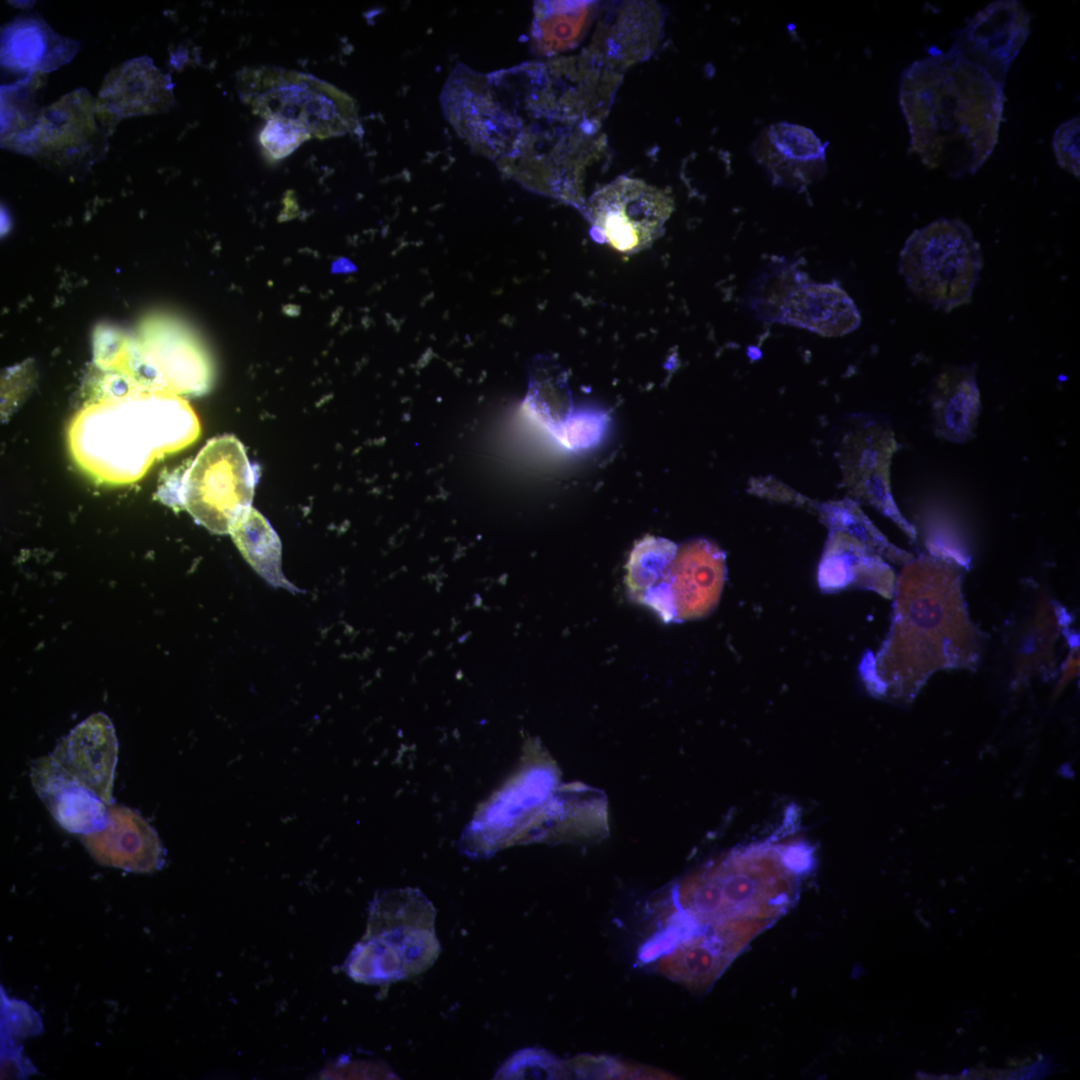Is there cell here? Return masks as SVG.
Segmentation results:
<instances>
[{
  "instance_id": "5b68a950",
  "label": "cell",
  "mask_w": 1080,
  "mask_h": 1080,
  "mask_svg": "<svg viewBox=\"0 0 1080 1080\" xmlns=\"http://www.w3.org/2000/svg\"><path fill=\"white\" fill-rule=\"evenodd\" d=\"M369 908L366 934L345 962L350 977L364 983L396 981L432 964L439 952L435 910L419 890H384Z\"/></svg>"
},
{
  "instance_id": "d4e9b609",
  "label": "cell",
  "mask_w": 1080,
  "mask_h": 1080,
  "mask_svg": "<svg viewBox=\"0 0 1080 1080\" xmlns=\"http://www.w3.org/2000/svg\"><path fill=\"white\" fill-rule=\"evenodd\" d=\"M807 283L808 276L794 261L778 258L768 263L752 280L748 292L749 305L758 319L779 323L786 299Z\"/></svg>"
},
{
  "instance_id": "603a6c76",
  "label": "cell",
  "mask_w": 1080,
  "mask_h": 1080,
  "mask_svg": "<svg viewBox=\"0 0 1080 1080\" xmlns=\"http://www.w3.org/2000/svg\"><path fill=\"white\" fill-rule=\"evenodd\" d=\"M596 1H543L535 6L533 37L543 53L576 47L598 11Z\"/></svg>"
},
{
  "instance_id": "2e32d148",
  "label": "cell",
  "mask_w": 1080,
  "mask_h": 1080,
  "mask_svg": "<svg viewBox=\"0 0 1080 1080\" xmlns=\"http://www.w3.org/2000/svg\"><path fill=\"white\" fill-rule=\"evenodd\" d=\"M31 779L38 796L66 831L89 835L106 826L105 802L51 755L34 762Z\"/></svg>"
},
{
  "instance_id": "f546056e",
  "label": "cell",
  "mask_w": 1080,
  "mask_h": 1080,
  "mask_svg": "<svg viewBox=\"0 0 1080 1080\" xmlns=\"http://www.w3.org/2000/svg\"><path fill=\"white\" fill-rule=\"evenodd\" d=\"M1079 117L1060 124L1056 129L1052 146L1057 163L1079 179Z\"/></svg>"
},
{
  "instance_id": "6da1fadb",
  "label": "cell",
  "mask_w": 1080,
  "mask_h": 1080,
  "mask_svg": "<svg viewBox=\"0 0 1080 1080\" xmlns=\"http://www.w3.org/2000/svg\"><path fill=\"white\" fill-rule=\"evenodd\" d=\"M964 562L943 552L906 563L894 586L890 631L875 657L863 663L881 693H902L944 668L977 666L981 633L962 593Z\"/></svg>"
},
{
  "instance_id": "9a60e30c",
  "label": "cell",
  "mask_w": 1080,
  "mask_h": 1080,
  "mask_svg": "<svg viewBox=\"0 0 1080 1080\" xmlns=\"http://www.w3.org/2000/svg\"><path fill=\"white\" fill-rule=\"evenodd\" d=\"M753 150L771 180L780 186L805 187L820 179L826 170L824 145L811 130L799 125L777 123L767 127Z\"/></svg>"
},
{
  "instance_id": "5bb4252c",
  "label": "cell",
  "mask_w": 1080,
  "mask_h": 1080,
  "mask_svg": "<svg viewBox=\"0 0 1080 1080\" xmlns=\"http://www.w3.org/2000/svg\"><path fill=\"white\" fill-rule=\"evenodd\" d=\"M170 76L154 66L148 56L123 62L106 76L95 102L104 125L121 119L167 111L173 101Z\"/></svg>"
},
{
  "instance_id": "3957f363",
  "label": "cell",
  "mask_w": 1080,
  "mask_h": 1080,
  "mask_svg": "<svg viewBox=\"0 0 1080 1080\" xmlns=\"http://www.w3.org/2000/svg\"><path fill=\"white\" fill-rule=\"evenodd\" d=\"M809 858L775 843L732 851L683 884L680 906L697 933L742 949L793 903Z\"/></svg>"
},
{
  "instance_id": "7402d4cb",
  "label": "cell",
  "mask_w": 1080,
  "mask_h": 1080,
  "mask_svg": "<svg viewBox=\"0 0 1080 1080\" xmlns=\"http://www.w3.org/2000/svg\"><path fill=\"white\" fill-rule=\"evenodd\" d=\"M86 844L101 864L129 871L150 872L163 863V849L157 836L138 817L128 826H116L109 818L106 826L87 835Z\"/></svg>"
},
{
  "instance_id": "484cf974",
  "label": "cell",
  "mask_w": 1080,
  "mask_h": 1080,
  "mask_svg": "<svg viewBox=\"0 0 1080 1080\" xmlns=\"http://www.w3.org/2000/svg\"><path fill=\"white\" fill-rule=\"evenodd\" d=\"M33 76V75H32ZM28 76L1 87V140L6 146L32 129L42 110H38L36 91Z\"/></svg>"
},
{
  "instance_id": "52a82bcc",
  "label": "cell",
  "mask_w": 1080,
  "mask_h": 1080,
  "mask_svg": "<svg viewBox=\"0 0 1080 1080\" xmlns=\"http://www.w3.org/2000/svg\"><path fill=\"white\" fill-rule=\"evenodd\" d=\"M237 90L255 115L292 122L312 138L338 136L356 124L353 100L308 74L273 66L245 68L237 76Z\"/></svg>"
},
{
  "instance_id": "9c48e42d",
  "label": "cell",
  "mask_w": 1080,
  "mask_h": 1080,
  "mask_svg": "<svg viewBox=\"0 0 1080 1080\" xmlns=\"http://www.w3.org/2000/svg\"><path fill=\"white\" fill-rule=\"evenodd\" d=\"M674 209L673 198L643 180L620 176L589 200L593 229L621 253H637L664 231Z\"/></svg>"
},
{
  "instance_id": "8992f818",
  "label": "cell",
  "mask_w": 1080,
  "mask_h": 1080,
  "mask_svg": "<svg viewBox=\"0 0 1080 1080\" xmlns=\"http://www.w3.org/2000/svg\"><path fill=\"white\" fill-rule=\"evenodd\" d=\"M982 253L969 226L940 218L914 230L900 252V273L923 302L949 312L971 301Z\"/></svg>"
},
{
  "instance_id": "7a4b0ae2",
  "label": "cell",
  "mask_w": 1080,
  "mask_h": 1080,
  "mask_svg": "<svg viewBox=\"0 0 1080 1080\" xmlns=\"http://www.w3.org/2000/svg\"><path fill=\"white\" fill-rule=\"evenodd\" d=\"M1003 87L953 48L913 62L899 92L910 152L951 177L975 173L998 141Z\"/></svg>"
},
{
  "instance_id": "30bf717a",
  "label": "cell",
  "mask_w": 1080,
  "mask_h": 1080,
  "mask_svg": "<svg viewBox=\"0 0 1080 1080\" xmlns=\"http://www.w3.org/2000/svg\"><path fill=\"white\" fill-rule=\"evenodd\" d=\"M831 532L820 563L819 581L827 589L858 587L886 598L894 591V574L882 556L890 544L870 521L828 513Z\"/></svg>"
},
{
  "instance_id": "83f0119b",
  "label": "cell",
  "mask_w": 1080,
  "mask_h": 1080,
  "mask_svg": "<svg viewBox=\"0 0 1080 1080\" xmlns=\"http://www.w3.org/2000/svg\"><path fill=\"white\" fill-rule=\"evenodd\" d=\"M607 424L606 414L581 412L572 416L553 435L571 450L589 448L599 442Z\"/></svg>"
},
{
  "instance_id": "d6986e66",
  "label": "cell",
  "mask_w": 1080,
  "mask_h": 1080,
  "mask_svg": "<svg viewBox=\"0 0 1080 1080\" xmlns=\"http://www.w3.org/2000/svg\"><path fill=\"white\" fill-rule=\"evenodd\" d=\"M933 426L937 436L953 443L973 438L981 410L974 366L948 367L930 390Z\"/></svg>"
},
{
  "instance_id": "ba28073f",
  "label": "cell",
  "mask_w": 1080,
  "mask_h": 1080,
  "mask_svg": "<svg viewBox=\"0 0 1080 1080\" xmlns=\"http://www.w3.org/2000/svg\"><path fill=\"white\" fill-rule=\"evenodd\" d=\"M255 472L241 442L232 435L210 440L182 476L180 502L203 526L230 533L250 509Z\"/></svg>"
},
{
  "instance_id": "ffe728a7",
  "label": "cell",
  "mask_w": 1080,
  "mask_h": 1080,
  "mask_svg": "<svg viewBox=\"0 0 1080 1080\" xmlns=\"http://www.w3.org/2000/svg\"><path fill=\"white\" fill-rule=\"evenodd\" d=\"M860 314L853 300L838 285L807 283L784 302L779 323L822 336H841L856 330Z\"/></svg>"
},
{
  "instance_id": "cb8c5ba5",
  "label": "cell",
  "mask_w": 1080,
  "mask_h": 1080,
  "mask_svg": "<svg viewBox=\"0 0 1080 1080\" xmlns=\"http://www.w3.org/2000/svg\"><path fill=\"white\" fill-rule=\"evenodd\" d=\"M230 534L244 558L265 580L291 589L281 571L279 537L262 514L251 507L237 520Z\"/></svg>"
},
{
  "instance_id": "f1b7e54d",
  "label": "cell",
  "mask_w": 1080,
  "mask_h": 1080,
  "mask_svg": "<svg viewBox=\"0 0 1080 1080\" xmlns=\"http://www.w3.org/2000/svg\"><path fill=\"white\" fill-rule=\"evenodd\" d=\"M311 135L302 127L281 119H269L259 134L265 155L279 160L290 155Z\"/></svg>"
},
{
  "instance_id": "277c9868",
  "label": "cell",
  "mask_w": 1080,
  "mask_h": 1080,
  "mask_svg": "<svg viewBox=\"0 0 1080 1080\" xmlns=\"http://www.w3.org/2000/svg\"><path fill=\"white\" fill-rule=\"evenodd\" d=\"M199 434L190 406L167 394L123 398L83 411L71 429L78 461L114 482L135 480L159 456L191 444Z\"/></svg>"
},
{
  "instance_id": "e0dca14e",
  "label": "cell",
  "mask_w": 1080,
  "mask_h": 1080,
  "mask_svg": "<svg viewBox=\"0 0 1080 1080\" xmlns=\"http://www.w3.org/2000/svg\"><path fill=\"white\" fill-rule=\"evenodd\" d=\"M105 803L111 799L117 739L109 718L97 713L76 726L51 755Z\"/></svg>"
},
{
  "instance_id": "4fadbf2b",
  "label": "cell",
  "mask_w": 1080,
  "mask_h": 1080,
  "mask_svg": "<svg viewBox=\"0 0 1080 1080\" xmlns=\"http://www.w3.org/2000/svg\"><path fill=\"white\" fill-rule=\"evenodd\" d=\"M725 577V554L716 544L695 538L678 546L667 578L675 622L707 616L720 599Z\"/></svg>"
},
{
  "instance_id": "8fae6325",
  "label": "cell",
  "mask_w": 1080,
  "mask_h": 1080,
  "mask_svg": "<svg viewBox=\"0 0 1080 1080\" xmlns=\"http://www.w3.org/2000/svg\"><path fill=\"white\" fill-rule=\"evenodd\" d=\"M555 784L550 768L526 769L465 828L461 838L464 852L479 857L493 854L548 800Z\"/></svg>"
},
{
  "instance_id": "7c38bea8",
  "label": "cell",
  "mask_w": 1080,
  "mask_h": 1080,
  "mask_svg": "<svg viewBox=\"0 0 1080 1080\" xmlns=\"http://www.w3.org/2000/svg\"><path fill=\"white\" fill-rule=\"evenodd\" d=\"M1029 24L1030 15L1018 1H994L976 13L951 48L1004 85L1028 37Z\"/></svg>"
},
{
  "instance_id": "ac0fdd59",
  "label": "cell",
  "mask_w": 1080,
  "mask_h": 1080,
  "mask_svg": "<svg viewBox=\"0 0 1080 1080\" xmlns=\"http://www.w3.org/2000/svg\"><path fill=\"white\" fill-rule=\"evenodd\" d=\"M2 68L32 76L47 73L70 62L79 42L57 34L35 12L15 16L1 29Z\"/></svg>"
},
{
  "instance_id": "44dd1931",
  "label": "cell",
  "mask_w": 1080,
  "mask_h": 1080,
  "mask_svg": "<svg viewBox=\"0 0 1080 1080\" xmlns=\"http://www.w3.org/2000/svg\"><path fill=\"white\" fill-rule=\"evenodd\" d=\"M677 547L666 538L646 535L634 545L626 564L630 598L650 608L665 623L675 622L667 577Z\"/></svg>"
},
{
  "instance_id": "4316f807",
  "label": "cell",
  "mask_w": 1080,
  "mask_h": 1080,
  "mask_svg": "<svg viewBox=\"0 0 1080 1080\" xmlns=\"http://www.w3.org/2000/svg\"><path fill=\"white\" fill-rule=\"evenodd\" d=\"M523 409L535 422L552 435L572 416V407L560 382L553 378H538L530 383Z\"/></svg>"
}]
</instances>
